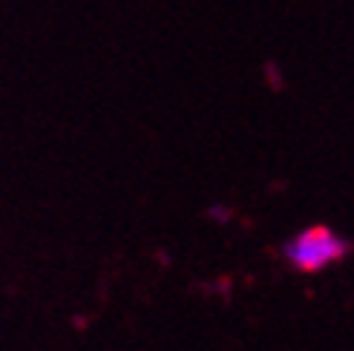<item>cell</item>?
Instances as JSON below:
<instances>
[{
  "mask_svg": "<svg viewBox=\"0 0 354 351\" xmlns=\"http://www.w3.org/2000/svg\"><path fill=\"white\" fill-rule=\"evenodd\" d=\"M348 251L351 242L323 222L303 227L282 245V256H286L288 268L297 274H320L328 265H337L340 259H346Z\"/></svg>",
  "mask_w": 354,
  "mask_h": 351,
  "instance_id": "6da1fadb",
  "label": "cell"
}]
</instances>
